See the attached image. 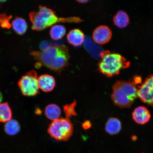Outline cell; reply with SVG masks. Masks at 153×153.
<instances>
[{"label": "cell", "instance_id": "20", "mask_svg": "<svg viewBox=\"0 0 153 153\" xmlns=\"http://www.w3.org/2000/svg\"><path fill=\"white\" fill-rule=\"evenodd\" d=\"M11 18V15L7 16L6 14H0V25L1 27L4 28H10L11 25L9 22Z\"/></svg>", "mask_w": 153, "mask_h": 153}, {"label": "cell", "instance_id": "10", "mask_svg": "<svg viewBox=\"0 0 153 153\" xmlns=\"http://www.w3.org/2000/svg\"><path fill=\"white\" fill-rule=\"evenodd\" d=\"M38 83L39 89L45 92H49L54 88L55 81L52 76L45 74L38 77Z\"/></svg>", "mask_w": 153, "mask_h": 153}, {"label": "cell", "instance_id": "24", "mask_svg": "<svg viewBox=\"0 0 153 153\" xmlns=\"http://www.w3.org/2000/svg\"><path fill=\"white\" fill-rule=\"evenodd\" d=\"M3 96L2 94L1 91H0V104H1L2 101L3 100Z\"/></svg>", "mask_w": 153, "mask_h": 153}, {"label": "cell", "instance_id": "2", "mask_svg": "<svg viewBox=\"0 0 153 153\" xmlns=\"http://www.w3.org/2000/svg\"><path fill=\"white\" fill-rule=\"evenodd\" d=\"M29 18L32 24V29L37 31L52 26L57 23H79L83 21L78 17H59L52 10L43 6H39L38 11L30 12Z\"/></svg>", "mask_w": 153, "mask_h": 153}, {"label": "cell", "instance_id": "5", "mask_svg": "<svg viewBox=\"0 0 153 153\" xmlns=\"http://www.w3.org/2000/svg\"><path fill=\"white\" fill-rule=\"evenodd\" d=\"M47 131L52 138L58 141H65L71 137L74 127L69 118H62L53 121Z\"/></svg>", "mask_w": 153, "mask_h": 153}, {"label": "cell", "instance_id": "14", "mask_svg": "<svg viewBox=\"0 0 153 153\" xmlns=\"http://www.w3.org/2000/svg\"><path fill=\"white\" fill-rule=\"evenodd\" d=\"M45 114L48 119L53 121L59 119L61 115V110L57 105L51 104L46 107Z\"/></svg>", "mask_w": 153, "mask_h": 153}, {"label": "cell", "instance_id": "1", "mask_svg": "<svg viewBox=\"0 0 153 153\" xmlns=\"http://www.w3.org/2000/svg\"><path fill=\"white\" fill-rule=\"evenodd\" d=\"M30 54L38 61L36 65L37 68L43 66L59 74L68 66L70 57L68 48L64 44L49 46L41 51H32Z\"/></svg>", "mask_w": 153, "mask_h": 153}, {"label": "cell", "instance_id": "18", "mask_svg": "<svg viewBox=\"0 0 153 153\" xmlns=\"http://www.w3.org/2000/svg\"><path fill=\"white\" fill-rule=\"evenodd\" d=\"M66 33V29L61 25H54L50 30V35L53 40H58L62 39Z\"/></svg>", "mask_w": 153, "mask_h": 153}, {"label": "cell", "instance_id": "21", "mask_svg": "<svg viewBox=\"0 0 153 153\" xmlns=\"http://www.w3.org/2000/svg\"><path fill=\"white\" fill-rule=\"evenodd\" d=\"M132 81L136 85H139L141 83V78L140 76H136L133 78L132 79Z\"/></svg>", "mask_w": 153, "mask_h": 153}, {"label": "cell", "instance_id": "23", "mask_svg": "<svg viewBox=\"0 0 153 153\" xmlns=\"http://www.w3.org/2000/svg\"><path fill=\"white\" fill-rule=\"evenodd\" d=\"M77 1L78 2V3H85L88 2V1H87V0H83V1Z\"/></svg>", "mask_w": 153, "mask_h": 153}, {"label": "cell", "instance_id": "17", "mask_svg": "<svg viewBox=\"0 0 153 153\" xmlns=\"http://www.w3.org/2000/svg\"><path fill=\"white\" fill-rule=\"evenodd\" d=\"M4 130L7 135L10 136L16 135L20 131V126L16 120L11 119L6 123Z\"/></svg>", "mask_w": 153, "mask_h": 153}, {"label": "cell", "instance_id": "8", "mask_svg": "<svg viewBox=\"0 0 153 153\" xmlns=\"http://www.w3.org/2000/svg\"><path fill=\"white\" fill-rule=\"evenodd\" d=\"M112 37L111 30L108 26L101 25L97 27L93 32V38L99 45H104L110 41Z\"/></svg>", "mask_w": 153, "mask_h": 153}, {"label": "cell", "instance_id": "16", "mask_svg": "<svg viewBox=\"0 0 153 153\" xmlns=\"http://www.w3.org/2000/svg\"><path fill=\"white\" fill-rule=\"evenodd\" d=\"M13 30L17 34L22 35L25 33L27 28L26 21L20 17H16L12 22Z\"/></svg>", "mask_w": 153, "mask_h": 153}, {"label": "cell", "instance_id": "12", "mask_svg": "<svg viewBox=\"0 0 153 153\" xmlns=\"http://www.w3.org/2000/svg\"><path fill=\"white\" fill-rule=\"evenodd\" d=\"M121 128L122 124L120 120L113 117L109 118L105 127L106 132L111 135H115L119 133Z\"/></svg>", "mask_w": 153, "mask_h": 153}, {"label": "cell", "instance_id": "19", "mask_svg": "<svg viewBox=\"0 0 153 153\" xmlns=\"http://www.w3.org/2000/svg\"><path fill=\"white\" fill-rule=\"evenodd\" d=\"M76 104V101L74 100L71 104L66 105L63 106V110L65 114L66 118H69L72 116L76 115L75 110Z\"/></svg>", "mask_w": 153, "mask_h": 153}, {"label": "cell", "instance_id": "22", "mask_svg": "<svg viewBox=\"0 0 153 153\" xmlns=\"http://www.w3.org/2000/svg\"><path fill=\"white\" fill-rule=\"evenodd\" d=\"M91 124L90 121L86 120L82 124V127L85 130L89 129L91 127Z\"/></svg>", "mask_w": 153, "mask_h": 153}, {"label": "cell", "instance_id": "15", "mask_svg": "<svg viewBox=\"0 0 153 153\" xmlns=\"http://www.w3.org/2000/svg\"><path fill=\"white\" fill-rule=\"evenodd\" d=\"M12 111L8 102L0 104V122L6 123L12 119Z\"/></svg>", "mask_w": 153, "mask_h": 153}, {"label": "cell", "instance_id": "9", "mask_svg": "<svg viewBox=\"0 0 153 153\" xmlns=\"http://www.w3.org/2000/svg\"><path fill=\"white\" fill-rule=\"evenodd\" d=\"M133 120L139 124H144L150 120L151 115L149 110L144 106H139L136 108L132 114Z\"/></svg>", "mask_w": 153, "mask_h": 153}, {"label": "cell", "instance_id": "13", "mask_svg": "<svg viewBox=\"0 0 153 153\" xmlns=\"http://www.w3.org/2000/svg\"><path fill=\"white\" fill-rule=\"evenodd\" d=\"M113 22L114 24L118 27H126L129 24V17L125 11L120 10L114 16Z\"/></svg>", "mask_w": 153, "mask_h": 153}, {"label": "cell", "instance_id": "11", "mask_svg": "<svg viewBox=\"0 0 153 153\" xmlns=\"http://www.w3.org/2000/svg\"><path fill=\"white\" fill-rule=\"evenodd\" d=\"M69 43L74 46H79L84 43L85 36L83 32L78 29L71 30L67 36Z\"/></svg>", "mask_w": 153, "mask_h": 153}, {"label": "cell", "instance_id": "7", "mask_svg": "<svg viewBox=\"0 0 153 153\" xmlns=\"http://www.w3.org/2000/svg\"><path fill=\"white\" fill-rule=\"evenodd\" d=\"M138 97L141 101L153 106V74L148 76L141 85L137 86Z\"/></svg>", "mask_w": 153, "mask_h": 153}, {"label": "cell", "instance_id": "4", "mask_svg": "<svg viewBox=\"0 0 153 153\" xmlns=\"http://www.w3.org/2000/svg\"><path fill=\"white\" fill-rule=\"evenodd\" d=\"M101 60L99 62V70L107 77H111L120 74L123 69L129 68L130 63L118 53L103 51L100 53Z\"/></svg>", "mask_w": 153, "mask_h": 153}, {"label": "cell", "instance_id": "3", "mask_svg": "<svg viewBox=\"0 0 153 153\" xmlns=\"http://www.w3.org/2000/svg\"><path fill=\"white\" fill-rule=\"evenodd\" d=\"M132 80L118 81L112 87L111 98L114 104L120 108H129L138 97V89Z\"/></svg>", "mask_w": 153, "mask_h": 153}, {"label": "cell", "instance_id": "6", "mask_svg": "<svg viewBox=\"0 0 153 153\" xmlns=\"http://www.w3.org/2000/svg\"><path fill=\"white\" fill-rule=\"evenodd\" d=\"M38 77L37 72L31 70L22 76L18 82V85L23 95L35 97L39 93Z\"/></svg>", "mask_w": 153, "mask_h": 153}]
</instances>
